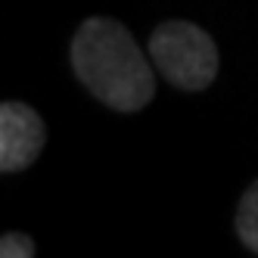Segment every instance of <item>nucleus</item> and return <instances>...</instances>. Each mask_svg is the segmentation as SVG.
<instances>
[{
	"instance_id": "20e7f679",
	"label": "nucleus",
	"mask_w": 258,
	"mask_h": 258,
	"mask_svg": "<svg viewBox=\"0 0 258 258\" xmlns=\"http://www.w3.org/2000/svg\"><path fill=\"white\" fill-rule=\"evenodd\" d=\"M233 224H236V233L243 239V246L258 255V180L243 193V199H239Z\"/></svg>"
},
{
	"instance_id": "f03ea898",
	"label": "nucleus",
	"mask_w": 258,
	"mask_h": 258,
	"mask_svg": "<svg viewBox=\"0 0 258 258\" xmlns=\"http://www.w3.org/2000/svg\"><path fill=\"white\" fill-rule=\"evenodd\" d=\"M153 66L180 90H206L218 78V47L209 31L193 22H162L150 38Z\"/></svg>"
},
{
	"instance_id": "7ed1b4c3",
	"label": "nucleus",
	"mask_w": 258,
	"mask_h": 258,
	"mask_svg": "<svg viewBox=\"0 0 258 258\" xmlns=\"http://www.w3.org/2000/svg\"><path fill=\"white\" fill-rule=\"evenodd\" d=\"M47 143L44 118L31 106L4 100L0 103V171L16 174L38 162Z\"/></svg>"
},
{
	"instance_id": "39448f33",
	"label": "nucleus",
	"mask_w": 258,
	"mask_h": 258,
	"mask_svg": "<svg viewBox=\"0 0 258 258\" xmlns=\"http://www.w3.org/2000/svg\"><path fill=\"white\" fill-rule=\"evenodd\" d=\"M0 255L4 258H31V255H38V243L28 233L13 230V233H4V239H0Z\"/></svg>"
},
{
	"instance_id": "f257e3e1",
	"label": "nucleus",
	"mask_w": 258,
	"mask_h": 258,
	"mask_svg": "<svg viewBox=\"0 0 258 258\" xmlns=\"http://www.w3.org/2000/svg\"><path fill=\"white\" fill-rule=\"evenodd\" d=\"M69 53L78 81L115 112H140L156 97L153 66L118 19H84Z\"/></svg>"
}]
</instances>
